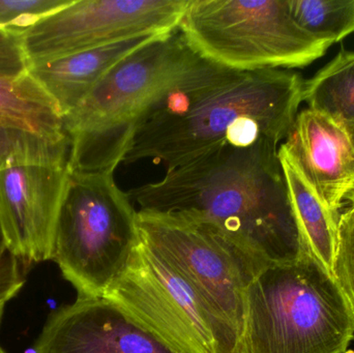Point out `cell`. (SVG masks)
Wrapping results in <instances>:
<instances>
[{"label":"cell","mask_w":354,"mask_h":353,"mask_svg":"<svg viewBox=\"0 0 354 353\" xmlns=\"http://www.w3.org/2000/svg\"><path fill=\"white\" fill-rule=\"evenodd\" d=\"M279 145L218 147L128 192L140 209L205 228L256 269L306 254L289 203ZM308 254V253H307Z\"/></svg>","instance_id":"6da1fadb"},{"label":"cell","mask_w":354,"mask_h":353,"mask_svg":"<svg viewBox=\"0 0 354 353\" xmlns=\"http://www.w3.org/2000/svg\"><path fill=\"white\" fill-rule=\"evenodd\" d=\"M304 82L290 70L239 72L205 60L143 118L124 164L151 160L170 170L225 145H279L299 114Z\"/></svg>","instance_id":"7a4b0ae2"},{"label":"cell","mask_w":354,"mask_h":353,"mask_svg":"<svg viewBox=\"0 0 354 353\" xmlns=\"http://www.w3.org/2000/svg\"><path fill=\"white\" fill-rule=\"evenodd\" d=\"M189 0H72L21 31L28 68L142 35L178 30Z\"/></svg>","instance_id":"9c48e42d"},{"label":"cell","mask_w":354,"mask_h":353,"mask_svg":"<svg viewBox=\"0 0 354 353\" xmlns=\"http://www.w3.org/2000/svg\"><path fill=\"white\" fill-rule=\"evenodd\" d=\"M278 155L304 251L335 278L341 213L326 204L284 143Z\"/></svg>","instance_id":"5bb4252c"},{"label":"cell","mask_w":354,"mask_h":353,"mask_svg":"<svg viewBox=\"0 0 354 353\" xmlns=\"http://www.w3.org/2000/svg\"><path fill=\"white\" fill-rule=\"evenodd\" d=\"M353 339V309L311 255L266 265L248 285L243 353H346Z\"/></svg>","instance_id":"277c9868"},{"label":"cell","mask_w":354,"mask_h":353,"mask_svg":"<svg viewBox=\"0 0 354 353\" xmlns=\"http://www.w3.org/2000/svg\"><path fill=\"white\" fill-rule=\"evenodd\" d=\"M68 162L22 161L0 167V224L8 253L25 275L51 261Z\"/></svg>","instance_id":"30bf717a"},{"label":"cell","mask_w":354,"mask_h":353,"mask_svg":"<svg viewBox=\"0 0 354 353\" xmlns=\"http://www.w3.org/2000/svg\"><path fill=\"white\" fill-rule=\"evenodd\" d=\"M334 275L354 315V213L348 209H343L341 213Z\"/></svg>","instance_id":"ffe728a7"},{"label":"cell","mask_w":354,"mask_h":353,"mask_svg":"<svg viewBox=\"0 0 354 353\" xmlns=\"http://www.w3.org/2000/svg\"><path fill=\"white\" fill-rule=\"evenodd\" d=\"M178 30L200 57L239 72L306 68L332 47L295 23L288 0H189Z\"/></svg>","instance_id":"8992f818"},{"label":"cell","mask_w":354,"mask_h":353,"mask_svg":"<svg viewBox=\"0 0 354 353\" xmlns=\"http://www.w3.org/2000/svg\"><path fill=\"white\" fill-rule=\"evenodd\" d=\"M8 254V247H6V238L2 231L1 224H0V263L2 259Z\"/></svg>","instance_id":"603a6c76"},{"label":"cell","mask_w":354,"mask_h":353,"mask_svg":"<svg viewBox=\"0 0 354 353\" xmlns=\"http://www.w3.org/2000/svg\"><path fill=\"white\" fill-rule=\"evenodd\" d=\"M70 157V139L41 138L18 132H0V167L22 161L66 163Z\"/></svg>","instance_id":"ac0fdd59"},{"label":"cell","mask_w":354,"mask_h":353,"mask_svg":"<svg viewBox=\"0 0 354 353\" xmlns=\"http://www.w3.org/2000/svg\"><path fill=\"white\" fill-rule=\"evenodd\" d=\"M8 303H0V327H1L2 321H3L4 312H6V306Z\"/></svg>","instance_id":"cb8c5ba5"},{"label":"cell","mask_w":354,"mask_h":353,"mask_svg":"<svg viewBox=\"0 0 354 353\" xmlns=\"http://www.w3.org/2000/svg\"><path fill=\"white\" fill-rule=\"evenodd\" d=\"M326 204L342 213L354 188V141L348 126L316 110H301L284 141Z\"/></svg>","instance_id":"7c38bea8"},{"label":"cell","mask_w":354,"mask_h":353,"mask_svg":"<svg viewBox=\"0 0 354 353\" xmlns=\"http://www.w3.org/2000/svg\"><path fill=\"white\" fill-rule=\"evenodd\" d=\"M25 285L20 263L8 253L0 263V303H10Z\"/></svg>","instance_id":"7402d4cb"},{"label":"cell","mask_w":354,"mask_h":353,"mask_svg":"<svg viewBox=\"0 0 354 353\" xmlns=\"http://www.w3.org/2000/svg\"><path fill=\"white\" fill-rule=\"evenodd\" d=\"M347 126H348L349 131H351V134L354 141V124H347Z\"/></svg>","instance_id":"d4e9b609"},{"label":"cell","mask_w":354,"mask_h":353,"mask_svg":"<svg viewBox=\"0 0 354 353\" xmlns=\"http://www.w3.org/2000/svg\"><path fill=\"white\" fill-rule=\"evenodd\" d=\"M35 353H174L103 298H78L48 315Z\"/></svg>","instance_id":"8fae6325"},{"label":"cell","mask_w":354,"mask_h":353,"mask_svg":"<svg viewBox=\"0 0 354 353\" xmlns=\"http://www.w3.org/2000/svg\"><path fill=\"white\" fill-rule=\"evenodd\" d=\"M138 211L113 172L68 173L51 261L78 298H103L140 242Z\"/></svg>","instance_id":"5b68a950"},{"label":"cell","mask_w":354,"mask_h":353,"mask_svg":"<svg viewBox=\"0 0 354 353\" xmlns=\"http://www.w3.org/2000/svg\"><path fill=\"white\" fill-rule=\"evenodd\" d=\"M141 240L191 288L220 329L226 353H243L245 292L260 271L205 228L172 213H137Z\"/></svg>","instance_id":"52a82bcc"},{"label":"cell","mask_w":354,"mask_h":353,"mask_svg":"<svg viewBox=\"0 0 354 353\" xmlns=\"http://www.w3.org/2000/svg\"><path fill=\"white\" fill-rule=\"evenodd\" d=\"M0 132L53 140L68 138L59 108L28 70L18 76H0Z\"/></svg>","instance_id":"9a60e30c"},{"label":"cell","mask_w":354,"mask_h":353,"mask_svg":"<svg viewBox=\"0 0 354 353\" xmlns=\"http://www.w3.org/2000/svg\"><path fill=\"white\" fill-rule=\"evenodd\" d=\"M72 0H0V28L23 31Z\"/></svg>","instance_id":"d6986e66"},{"label":"cell","mask_w":354,"mask_h":353,"mask_svg":"<svg viewBox=\"0 0 354 353\" xmlns=\"http://www.w3.org/2000/svg\"><path fill=\"white\" fill-rule=\"evenodd\" d=\"M27 70L21 31L0 28V76H18Z\"/></svg>","instance_id":"44dd1931"},{"label":"cell","mask_w":354,"mask_h":353,"mask_svg":"<svg viewBox=\"0 0 354 353\" xmlns=\"http://www.w3.org/2000/svg\"><path fill=\"white\" fill-rule=\"evenodd\" d=\"M157 37L142 35L108 44L29 66L28 72L53 99L64 117L88 97L118 62Z\"/></svg>","instance_id":"4fadbf2b"},{"label":"cell","mask_w":354,"mask_h":353,"mask_svg":"<svg viewBox=\"0 0 354 353\" xmlns=\"http://www.w3.org/2000/svg\"><path fill=\"white\" fill-rule=\"evenodd\" d=\"M204 61L176 30L118 62L64 116L70 171L114 172L143 118Z\"/></svg>","instance_id":"3957f363"},{"label":"cell","mask_w":354,"mask_h":353,"mask_svg":"<svg viewBox=\"0 0 354 353\" xmlns=\"http://www.w3.org/2000/svg\"><path fill=\"white\" fill-rule=\"evenodd\" d=\"M0 353H8L6 352V350H4V348L2 347L1 345H0Z\"/></svg>","instance_id":"484cf974"},{"label":"cell","mask_w":354,"mask_h":353,"mask_svg":"<svg viewBox=\"0 0 354 353\" xmlns=\"http://www.w3.org/2000/svg\"><path fill=\"white\" fill-rule=\"evenodd\" d=\"M303 102L309 109L354 124V51L342 50L306 80Z\"/></svg>","instance_id":"2e32d148"},{"label":"cell","mask_w":354,"mask_h":353,"mask_svg":"<svg viewBox=\"0 0 354 353\" xmlns=\"http://www.w3.org/2000/svg\"><path fill=\"white\" fill-rule=\"evenodd\" d=\"M297 25L330 45L354 33V0H288Z\"/></svg>","instance_id":"e0dca14e"},{"label":"cell","mask_w":354,"mask_h":353,"mask_svg":"<svg viewBox=\"0 0 354 353\" xmlns=\"http://www.w3.org/2000/svg\"><path fill=\"white\" fill-rule=\"evenodd\" d=\"M103 298L174 353H226L212 315L176 269L141 240Z\"/></svg>","instance_id":"ba28073f"},{"label":"cell","mask_w":354,"mask_h":353,"mask_svg":"<svg viewBox=\"0 0 354 353\" xmlns=\"http://www.w3.org/2000/svg\"><path fill=\"white\" fill-rule=\"evenodd\" d=\"M346 353H354V352H353V350H348Z\"/></svg>","instance_id":"4316f807"}]
</instances>
